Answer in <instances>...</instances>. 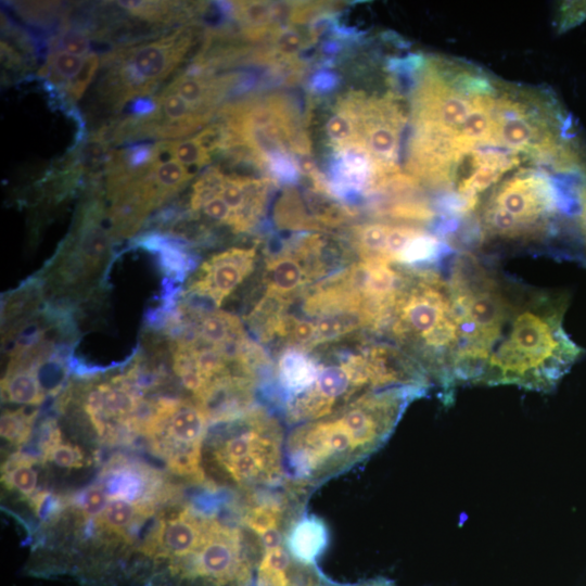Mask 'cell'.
<instances>
[{
    "label": "cell",
    "mask_w": 586,
    "mask_h": 586,
    "mask_svg": "<svg viewBox=\"0 0 586 586\" xmlns=\"http://www.w3.org/2000/svg\"><path fill=\"white\" fill-rule=\"evenodd\" d=\"M396 290L390 266L357 260L259 319L262 343L313 352L359 334H379Z\"/></svg>",
    "instance_id": "1"
},
{
    "label": "cell",
    "mask_w": 586,
    "mask_h": 586,
    "mask_svg": "<svg viewBox=\"0 0 586 586\" xmlns=\"http://www.w3.org/2000/svg\"><path fill=\"white\" fill-rule=\"evenodd\" d=\"M422 386L368 392L323 418L300 424L284 438L286 488L306 499L310 492L377 451L391 436Z\"/></svg>",
    "instance_id": "2"
},
{
    "label": "cell",
    "mask_w": 586,
    "mask_h": 586,
    "mask_svg": "<svg viewBox=\"0 0 586 586\" xmlns=\"http://www.w3.org/2000/svg\"><path fill=\"white\" fill-rule=\"evenodd\" d=\"M564 292L512 282L496 342L477 385H517L549 392L584 355L566 333Z\"/></svg>",
    "instance_id": "3"
},
{
    "label": "cell",
    "mask_w": 586,
    "mask_h": 586,
    "mask_svg": "<svg viewBox=\"0 0 586 586\" xmlns=\"http://www.w3.org/2000/svg\"><path fill=\"white\" fill-rule=\"evenodd\" d=\"M364 335L313 351L318 364L313 382L279 404L289 430L329 416L368 392L406 385L430 387L429 375L395 344Z\"/></svg>",
    "instance_id": "4"
},
{
    "label": "cell",
    "mask_w": 586,
    "mask_h": 586,
    "mask_svg": "<svg viewBox=\"0 0 586 586\" xmlns=\"http://www.w3.org/2000/svg\"><path fill=\"white\" fill-rule=\"evenodd\" d=\"M444 390L459 345V321L448 280L426 266L405 267L380 332Z\"/></svg>",
    "instance_id": "5"
},
{
    "label": "cell",
    "mask_w": 586,
    "mask_h": 586,
    "mask_svg": "<svg viewBox=\"0 0 586 586\" xmlns=\"http://www.w3.org/2000/svg\"><path fill=\"white\" fill-rule=\"evenodd\" d=\"M577 191L573 195L547 175L524 170L493 189L481 208V233L486 240L527 242L553 232L559 218L575 217Z\"/></svg>",
    "instance_id": "6"
},
{
    "label": "cell",
    "mask_w": 586,
    "mask_h": 586,
    "mask_svg": "<svg viewBox=\"0 0 586 586\" xmlns=\"http://www.w3.org/2000/svg\"><path fill=\"white\" fill-rule=\"evenodd\" d=\"M222 117V150H237L265 170L277 155L303 158L310 155L307 124L296 102L281 92L228 104Z\"/></svg>",
    "instance_id": "7"
},
{
    "label": "cell",
    "mask_w": 586,
    "mask_h": 586,
    "mask_svg": "<svg viewBox=\"0 0 586 586\" xmlns=\"http://www.w3.org/2000/svg\"><path fill=\"white\" fill-rule=\"evenodd\" d=\"M407 117L393 93L369 95L361 90L342 94L323 127L331 155L354 152L368 156L388 180L398 176L400 138Z\"/></svg>",
    "instance_id": "8"
},
{
    "label": "cell",
    "mask_w": 586,
    "mask_h": 586,
    "mask_svg": "<svg viewBox=\"0 0 586 586\" xmlns=\"http://www.w3.org/2000/svg\"><path fill=\"white\" fill-rule=\"evenodd\" d=\"M231 421L230 434L215 444L214 460L235 484L253 494L288 493L285 429L277 415L254 405Z\"/></svg>",
    "instance_id": "9"
},
{
    "label": "cell",
    "mask_w": 586,
    "mask_h": 586,
    "mask_svg": "<svg viewBox=\"0 0 586 586\" xmlns=\"http://www.w3.org/2000/svg\"><path fill=\"white\" fill-rule=\"evenodd\" d=\"M351 251L334 235L302 232L283 240L265 258L262 294L249 317L272 313L314 284L348 266Z\"/></svg>",
    "instance_id": "10"
},
{
    "label": "cell",
    "mask_w": 586,
    "mask_h": 586,
    "mask_svg": "<svg viewBox=\"0 0 586 586\" xmlns=\"http://www.w3.org/2000/svg\"><path fill=\"white\" fill-rule=\"evenodd\" d=\"M193 38V29L184 26L157 40L109 53L98 87L100 99L120 110L129 100L152 94L184 60Z\"/></svg>",
    "instance_id": "11"
},
{
    "label": "cell",
    "mask_w": 586,
    "mask_h": 586,
    "mask_svg": "<svg viewBox=\"0 0 586 586\" xmlns=\"http://www.w3.org/2000/svg\"><path fill=\"white\" fill-rule=\"evenodd\" d=\"M351 239L359 259L399 267L428 266L443 253V244L435 235L403 224L364 222L353 227Z\"/></svg>",
    "instance_id": "12"
},
{
    "label": "cell",
    "mask_w": 586,
    "mask_h": 586,
    "mask_svg": "<svg viewBox=\"0 0 586 586\" xmlns=\"http://www.w3.org/2000/svg\"><path fill=\"white\" fill-rule=\"evenodd\" d=\"M258 245L235 246L204 260L190 279L183 307L196 310L218 309L254 271Z\"/></svg>",
    "instance_id": "13"
},
{
    "label": "cell",
    "mask_w": 586,
    "mask_h": 586,
    "mask_svg": "<svg viewBox=\"0 0 586 586\" xmlns=\"http://www.w3.org/2000/svg\"><path fill=\"white\" fill-rule=\"evenodd\" d=\"M230 212L232 233H247L265 218L276 180L269 176L229 175L217 167L200 177Z\"/></svg>",
    "instance_id": "14"
},
{
    "label": "cell",
    "mask_w": 586,
    "mask_h": 586,
    "mask_svg": "<svg viewBox=\"0 0 586 586\" xmlns=\"http://www.w3.org/2000/svg\"><path fill=\"white\" fill-rule=\"evenodd\" d=\"M354 217V211L330 194L303 193L293 184L283 189L273 206V224L280 230L318 232L336 228Z\"/></svg>",
    "instance_id": "15"
},
{
    "label": "cell",
    "mask_w": 586,
    "mask_h": 586,
    "mask_svg": "<svg viewBox=\"0 0 586 586\" xmlns=\"http://www.w3.org/2000/svg\"><path fill=\"white\" fill-rule=\"evenodd\" d=\"M132 373L111 382L92 386L85 397V410L100 434L109 429L110 422L136 423L143 409L142 402L132 386Z\"/></svg>",
    "instance_id": "16"
},
{
    "label": "cell",
    "mask_w": 586,
    "mask_h": 586,
    "mask_svg": "<svg viewBox=\"0 0 586 586\" xmlns=\"http://www.w3.org/2000/svg\"><path fill=\"white\" fill-rule=\"evenodd\" d=\"M44 349L40 346H18L2 380V395L18 405H39L44 392L39 380V365Z\"/></svg>",
    "instance_id": "17"
},
{
    "label": "cell",
    "mask_w": 586,
    "mask_h": 586,
    "mask_svg": "<svg viewBox=\"0 0 586 586\" xmlns=\"http://www.w3.org/2000/svg\"><path fill=\"white\" fill-rule=\"evenodd\" d=\"M207 517H200L191 511H182L177 517L161 523L157 532L160 553L170 556L179 564L177 572L181 575L190 557L202 543Z\"/></svg>",
    "instance_id": "18"
},
{
    "label": "cell",
    "mask_w": 586,
    "mask_h": 586,
    "mask_svg": "<svg viewBox=\"0 0 586 586\" xmlns=\"http://www.w3.org/2000/svg\"><path fill=\"white\" fill-rule=\"evenodd\" d=\"M324 524L314 515L303 513L291 526L286 546L292 557L305 565H316L318 557L327 547Z\"/></svg>",
    "instance_id": "19"
},
{
    "label": "cell",
    "mask_w": 586,
    "mask_h": 586,
    "mask_svg": "<svg viewBox=\"0 0 586 586\" xmlns=\"http://www.w3.org/2000/svg\"><path fill=\"white\" fill-rule=\"evenodd\" d=\"M151 175L167 200L186 187L195 173L175 158L163 160L161 157L151 166Z\"/></svg>",
    "instance_id": "20"
},
{
    "label": "cell",
    "mask_w": 586,
    "mask_h": 586,
    "mask_svg": "<svg viewBox=\"0 0 586 586\" xmlns=\"http://www.w3.org/2000/svg\"><path fill=\"white\" fill-rule=\"evenodd\" d=\"M164 150L171 158L196 174L211 163L212 153L200 142L196 136L178 140L163 141Z\"/></svg>",
    "instance_id": "21"
},
{
    "label": "cell",
    "mask_w": 586,
    "mask_h": 586,
    "mask_svg": "<svg viewBox=\"0 0 586 586\" xmlns=\"http://www.w3.org/2000/svg\"><path fill=\"white\" fill-rule=\"evenodd\" d=\"M84 60L85 56L55 50L48 55L47 62L39 71V74L54 85L65 89L79 73Z\"/></svg>",
    "instance_id": "22"
},
{
    "label": "cell",
    "mask_w": 586,
    "mask_h": 586,
    "mask_svg": "<svg viewBox=\"0 0 586 586\" xmlns=\"http://www.w3.org/2000/svg\"><path fill=\"white\" fill-rule=\"evenodd\" d=\"M125 12L149 22L170 21L175 15L192 13L180 2L173 1H117Z\"/></svg>",
    "instance_id": "23"
},
{
    "label": "cell",
    "mask_w": 586,
    "mask_h": 586,
    "mask_svg": "<svg viewBox=\"0 0 586 586\" xmlns=\"http://www.w3.org/2000/svg\"><path fill=\"white\" fill-rule=\"evenodd\" d=\"M141 509L130 500L112 498L100 514L104 526L114 531H122L133 524Z\"/></svg>",
    "instance_id": "24"
},
{
    "label": "cell",
    "mask_w": 586,
    "mask_h": 586,
    "mask_svg": "<svg viewBox=\"0 0 586 586\" xmlns=\"http://www.w3.org/2000/svg\"><path fill=\"white\" fill-rule=\"evenodd\" d=\"M144 488L143 479L132 470H119L114 472L106 482V493L112 498L133 500L142 495Z\"/></svg>",
    "instance_id": "25"
},
{
    "label": "cell",
    "mask_w": 586,
    "mask_h": 586,
    "mask_svg": "<svg viewBox=\"0 0 586 586\" xmlns=\"http://www.w3.org/2000/svg\"><path fill=\"white\" fill-rule=\"evenodd\" d=\"M34 415L26 413L23 409L5 411L1 416V436L14 444L24 443L29 433Z\"/></svg>",
    "instance_id": "26"
},
{
    "label": "cell",
    "mask_w": 586,
    "mask_h": 586,
    "mask_svg": "<svg viewBox=\"0 0 586 586\" xmlns=\"http://www.w3.org/2000/svg\"><path fill=\"white\" fill-rule=\"evenodd\" d=\"M5 480L10 485L25 496L34 494L37 487L38 474L26 459L16 460L7 468Z\"/></svg>",
    "instance_id": "27"
},
{
    "label": "cell",
    "mask_w": 586,
    "mask_h": 586,
    "mask_svg": "<svg viewBox=\"0 0 586 586\" xmlns=\"http://www.w3.org/2000/svg\"><path fill=\"white\" fill-rule=\"evenodd\" d=\"M56 433V432H55ZM53 434L46 450L47 457L60 468H80L84 466L82 451L72 444H62Z\"/></svg>",
    "instance_id": "28"
},
{
    "label": "cell",
    "mask_w": 586,
    "mask_h": 586,
    "mask_svg": "<svg viewBox=\"0 0 586 586\" xmlns=\"http://www.w3.org/2000/svg\"><path fill=\"white\" fill-rule=\"evenodd\" d=\"M90 38L82 29L65 28L52 40V51L61 50L68 53L86 56L90 52Z\"/></svg>",
    "instance_id": "29"
},
{
    "label": "cell",
    "mask_w": 586,
    "mask_h": 586,
    "mask_svg": "<svg viewBox=\"0 0 586 586\" xmlns=\"http://www.w3.org/2000/svg\"><path fill=\"white\" fill-rule=\"evenodd\" d=\"M100 66V58L97 53L90 52L85 56L84 64L74 78V80L65 88L66 95L73 100L77 101L81 98L87 87L94 77L98 68Z\"/></svg>",
    "instance_id": "30"
},
{
    "label": "cell",
    "mask_w": 586,
    "mask_h": 586,
    "mask_svg": "<svg viewBox=\"0 0 586 586\" xmlns=\"http://www.w3.org/2000/svg\"><path fill=\"white\" fill-rule=\"evenodd\" d=\"M107 504L109 494L101 485H93L87 488L79 500L80 510L88 518L101 514Z\"/></svg>",
    "instance_id": "31"
},
{
    "label": "cell",
    "mask_w": 586,
    "mask_h": 586,
    "mask_svg": "<svg viewBox=\"0 0 586 586\" xmlns=\"http://www.w3.org/2000/svg\"><path fill=\"white\" fill-rule=\"evenodd\" d=\"M574 226L583 258L586 263V179L577 190V208Z\"/></svg>",
    "instance_id": "32"
},
{
    "label": "cell",
    "mask_w": 586,
    "mask_h": 586,
    "mask_svg": "<svg viewBox=\"0 0 586 586\" xmlns=\"http://www.w3.org/2000/svg\"><path fill=\"white\" fill-rule=\"evenodd\" d=\"M586 20V1L565 2L560 10L559 29L566 30Z\"/></svg>",
    "instance_id": "33"
}]
</instances>
